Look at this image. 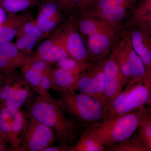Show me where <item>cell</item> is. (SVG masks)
<instances>
[{"mask_svg":"<svg viewBox=\"0 0 151 151\" xmlns=\"http://www.w3.org/2000/svg\"><path fill=\"white\" fill-rule=\"evenodd\" d=\"M105 90L104 103L106 109L113 99L124 89L123 76L118 63L111 54L105 58L103 67Z\"/></svg>","mask_w":151,"mask_h":151,"instance_id":"obj_9","label":"cell"},{"mask_svg":"<svg viewBox=\"0 0 151 151\" xmlns=\"http://www.w3.org/2000/svg\"><path fill=\"white\" fill-rule=\"evenodd\" d=\"M0 100H1V93H0Z\"/></svg>","mask_w":151,"mask_h":151,"instance_id":"obj_39","label":"cell"},{"mask_svg":"<svg viewBox=\"0 0 151 151\" xmlns=\"http://www.w3.org/2000/svg\"><path fill=\"white\" fill-rule=\"evenodd\" d=\"M111 54L116 59L122 72L124 88L131 81L132 75L127 56L120 42L117 43L115 47L113 46Z\"/></svg>","mask_w":151,"mask_h":151,"instance_id":"obj_21","label":"cell"},{"mask_svg":"<svg viewBox=\"0 0 151 151\" xmlns=\"http://www.w3.org/2000/svg\"><path fill=\"white\" fill-rule=\"evenodd\" d=\"M116 27L104 30L87 37L86 42L91 61L97 62L110 50L114 41Z\"/></svg>","mask_w":151,"mask_h":151,"instance_id":"obj_10","label":"cell"},{"mask_svg":"<svg viewBox=\"0 0 151 151\" xmlns=\"http://www.w3.org/2000/svg\"><path fill=\"white\" fill-rule=\"evenodd\" d=\"M29 57L19 51L12 42L0 45V72H13L16 68L26 65Z\"/></svg>","mask_w":151,"mask_h":151,"instance_id":"obj_11","label":"cell"},{"mask_svg":"<svg viewBox=\"0 0 151 151\" xmlns=\"http://www.w3.org/2000/svg\"><path fill=\"white\" fill-rule=\"evenodd\" d=\"M139 129L140 139L147 151H151V111L147 107H145Z\"/></svg>","mask_w":151,"mask_h":151,"instance_id":"obj_22","label":"cell"},{"mask_svg":"<svg viewBox=\"0 0 151 151\" xmlns=\"http://www.w3.org/2000/svg\"><path fill=\"white\" fill-rule=\"evenodd\" d=\"M95 1L96 0H82L78 5L77 9L79 10L85 9Z\"/></svg>","mask_w":151,"mask_h":151,"instance_id":"obj_35","label":"cell"},{"mask_svg":"<svg viewBox=\"0 0 151 151\" xmlns=\"http://www.w3.org/2000/svg\"><path fill=\"white\" fill-rule=\"evenodd\" d=\"M72 147L60 143L57 145L50 146L44 150L43 151H72Z\"/></svg>","mask_w":151,"mask_h":151,"instance_id":"obj_34","label":"cell"},{"mask_svg":"<svg viewBox=\"0 0 151 151\" xmlns=\"http://www.w3.org/2000/svg\"><path fill=\"white\" fill-rule=\"evenodd\" d=\"M23 35H26L36 38L39 41L45 37L43 33L38 26L36 20L33 18L27 21L22 25L17 36Z\"/></svg>","mask_w":151,"mask_h":151,"instance_id":"obj_29","label":"cell"},{"mask_svg":"<svg viewBox=\"0 0 151 151\" xmlns=\"http://www.w3.org/2000/svg\"><path fill=\"white\" fill-rule=\"evenodd\" d=\"M3 78V76L0 74V80H1Z\"/></svg>","mask_w":151,"mask_h":151,"instance_id":"obj_38","label":"cell"},{"mask_svg":"<svg viewBox=\"0 0 151 151\" xmlns=\"http://www.w3.org/2000/svg\"><path fill=\"white\" fill-rule=\"evenodd\" d=\"M29 120L20 110L12 111L5 107L0 109V135L16 150L22 151L23 143Z\"/></svg>","mask_w":151,"mask_h":151,"instance_id":"obj_5","label":"cell"},{"mask_svg":"<svg viewBox=\"0 0 151 151\" xmlns=\"http://www.w3.org/2000/svg\"><path fill=\"white\" fill-rule=\"evenodd\" d=\"M145 106L138 110L104 120L87 128L105 147L129 139L139 127Z\"/></svg>","mask_w":151,"mask_h":151,"instance_id":"obj_2","label":"cell"},{"mask_svg":"<svg viewBox=\"0 0 151 151\" xmlns=\"http://www.w3.org/2000/svg\"><path fill=\"white\" fill-rule=\"evenodd\" d=\"M40 74V94L39 95L48 94L50 89H52L51 76Z\"/></svg>","mask_w":151,"mask_h":151,"instance_id":"obj_32","label":"cell"},{"mask_svg":"<svg viewBox=\"0 0 151 151\" xmlns=\"http://www.w3.org/2000/svg\"><path fill=\"white\" fill-rule=\"evenodd\" d=\"M32 18V14L29 12L9 14L0 22V45L11 42L16 37L22 25Z\"/></svg>","mask_w":151,"mask_h":151,"instance_id":"obj_14","label":"cell"},{"mask_svg":"<svg viewBox=\"0 0 151 151\" xmlns=\"http://www.w3.org/2000/svg\"><path fill=\"white\" fill-rule=\"evenodd\" d=\"M134 0H96L85 9L87 12H94L132 3Z\"/></svg>","mask_w":151,"mask_h":151,"instance_id":"obj_27","label":"cell"},{"mask_svg":"<svg viewBox=\"0 0 151 151\" xmlns=\"http://www.w3.org/2000/svg\"><path fill=\"white\" fill-rule=\"evenodd\" d=\"M31 89L22 76H18L12 92L3 104L5 107L12 111L20 110L31 97Z\"/></svg>","mask_w":151,"mask_h":151,"instance_id":"obj_15","label":"cell"},{"mask_svg":"<svg viewBox=\"0 0 151 151\" xmlns=\"http://www.w3.org/2000/svg\"><path fill=\"white\" fill-rule=\"evenodd\" d=\"M105 59L92 64L88 70L78 76L76 83V91L99 99L104 105Z\"/></svg>","mask_w":151,"mask_h":151,"instance_id":"obj_7","label":"cell"},{"mask_svg":"<svg viewBox=\"0 0 151 151\" xmlns=\"http://www.w3.org/2000/svg\"><path fill=\"white\" fill-rule=\"evenodd\" d=\"M146 105H147V108H148L151 111V93L150 95V97H149V100H148Z\"/></svg>","mask_w":151,"mask_h":151,"instance_id":"obj_37","label":"cell"},{"mask_svg":"<svg viewBox=\"0 0 151 151\" xmlns=\"http://www.w3.org/2000/svg\"><path fill=\"white\" fill-rule=\"evenodd\" d=\"M25 65L40 74L51 76L52 68L50 63L46 61L39 60H33L29 61Z\"/></svg>","mask_w":151,"mask_h":151,"instance_id":"obj_30","label":"cell"},{"mask_svg":"<svg viewBox=\"0 0 151 151\" xmlns=\"http://www.w3.org/2000/svg\"><path fill=\"white\" fill-rule=\"evenodd\" d=\"M52 45L53 40L50 36L42 42L38 47L34 53L31 55L29 61L39 60L46 61L50 64L55 63Z\"/></svg>","mask_w":151,"mask_h":151,"instance_id":"obj_23","label":"cell"},{"mask_svg":"<svg viewBox=\"0 0 151 151\" xmlns=\"http://www.w3.org/2000/svg\"><path fill=\"white\" fill-rule=\"evenodd\" d=\"M61 28L65 37L66 48L70 57L84 64H92L84 37L73 21L70 20Z\"/></svg>","mask_w":151,"mask_h":151,"instance_id":"obj_8","label":"cell"},{"mask_svg":"<svg viewBox=\"0 0 151 151\" xmlns=\"http://www.w3.org/2000/svg\"><path fill=\"white\" fill-rule=\"evenodd\" d=\"M105 150L100 140L87 128L73 145L72 151H103Z\"/></svg>","mask_w":151,"mask_h":151,"instance_id":"obj_19","label":"cell"},{"mask_svg":"<svg viewBox=\"0 0 151 151\" xmlns=\"http://www.w3.org/2000/svg\"><path fill=\"white\" fill-rule=\"evenodd\" d=\"M122 38L123 39L119 42L127 56L132 75L131 81L125 87H126L143 80L148 75L145 66L133 48L129 35H126Z\"/></svg>","mask_w":151,"mask_h":151,"instance_id":"obj_13","label":"cell"},{"mask_svg":"<svg viewBox=\"0 0 151 151\" xmlns=\"http://www.w3.org/2000/svg\"><path fill=\"white\" fill-rule=\"evenodd\" d=\"M106 150L111 151H147L138 135L135 137L132 136L122 142L107 147Z\"/></svg>","mask_w":151,"mask_h":151,"instance_id":"obj_24","label":"cell"},{"mask_svg":"<svg viewBox=\"0 0 151 151\" xmlns=\"http://www.w3.org/2000/svg\"><path fill=\"white\" fill-rule=\"evenodd\" d=\"M57 63V67L76 76H79L88 70L92 64H84L71 57L61 60Z\"/></svg>","mask_w":151,"mask_h":151,"instance_id":"obj_25","label":"cell"},{"mask_svg":"<svg viewBox=\"0 0 151 151\" xmlns=\"http://www.w3.org/2000/svg\"><path fill=\"white\" fill-rule=\"evenodd\" d=\"M7 144L8 142L5 139L0 135V151L6 150Z\"/></svg>","mask_w":151,"mask_h":151,"instance_id":"obj_36","label":"cell"},{"mask_svg":"<svg viewBox=\"0 0 151 151\" xmlns=\"http://www.w3.org/2000/svg\"><path fill=\"white\" fill-rule=\"evenodd\" d=\"M133 48L145 66L147 75H151V36L141 28L132 29L128 34Z\"/></svg>","mask_w":151,"mask_h":151,"instance_id":"obj_12","label":"cell"},{"mask_svg":"<svg viewBox=\"0 0 151 151\" xmlns=\"http://www.w3.org/2000/svg\"><path fill=\"white\" fill-rule=\"evenodd\" d=\"M66 114L56 99L49 94L38 96L28 110L29 116L54 131L60 143L72 147L76 126Z\"/></svg>","mask_w":151,"mask_h":151,"instance_id":"obj_1","label":"cell"},{"mask_svg":"<svg viewBox=\"0 0 151 151\" xmlns=\"http://www.w3.org/2000/svg\"><path fill=\"white\" fill-rule=\"evenodd\" d=\"M132 3L94 12H87L81 10L85 13L94 17L97 18L116 26L117 23L121 21L126 17Z\"/></svg>","mask_w":151,"mask_h":151,"instance_id":"obj_18","label":"cell"},{"mask_svg":"<svg viewBox=\"0 0 151 151\" xmlns=\"http://www.w3.org/2000/svg\"><path fill=\"white\" fill-rule=\"evenodd\" d=\"M60 12V10L54 0L47 1L42 6L36 21L37 25L45 22Z\"/></svg>","mask_w":151,"mask_h":151,"instance_id":"obj_26","label":"cell"},{"mask_svg":"<svg viewBox=\"0 0 151 151\" xmlns=\"http://www.w3.org/2000/svg\"><path fill=\"white\" fill-rule=\"evenodd\" d=\"M76 91L60 93L56 100L66 114L88 127L105 120L106 110L103 103L95 97Z\"/></svg>","mask_w":151,"mask_h":151,"instance_id":"obj_3","label":"cell"},{"mask_svg":"<svg viewBox=\"0 0 151 151\" xmlns=\"http://www.w3.org/2000/svg\"><path fill=\"white\" fill-rule=\"evenodd\" d=\"M23 78L31 89L39 95L40 94V73L24 65L22 68Z\"/></svg>","mask_w":151,"mask_h":151,"instance_id":"obj_28","label":"cell"},{"mask_svg":"<svg viewBox=\"0 0 151 151\" xmlns=\"http://www.w3.org/2000/svg\"><path fill=\"white\" fill-rule=\"evenodd\" d=\"M40 0H0V7L9 14L23 12L37 6Z\"/></svg>","mask_w":151,"mask_h":151,"instance_id":"obj_20","label":"cell"},{"mask_svg":"<svg viewBox=\"0 0 151 151\" xmlns=\"http://www.w3.org/2000/svg\"><path fill=\"white\" fill-rule=\"evenodd\" d=\"M151 93V76L125 87L107 106L105 120L131 113L145 106Z\"/></svg>","mask_w":151,"mask_h":151,"instance_id":"obj_4","label":"cell"},{"mask_svg":"<svg viewBox=\"0 0 151 151\" xmlns=\"http://www.w3.org/2000/svg\"><path fill=\"white\" fill-rule=\"evenodd\" d=\"M56 139L53 130L29 116L23 143V151H43L52 145Z\"/></svg>","mask_w":151,"mask_h":151,"instance_id":"obj_6","label":"cell"},{"mask_svg":"<svg viewBox=\"0 0 151 151\" xmlns=\"http://www.w3.org/2000/svg\"><path fill=\"white\" fill-rule=\"evenodd\" d=\"M60 10H68L77 8L82 0H54Z\"/></svg>","mask_w":151,"mask_h":151,"instance_id":"obj_33","label":"cell"},{"mask_svg":"<svg viewBox=\"0 0 151 151\" xmlns=\"http://www.w3.org/2000/svg\"><path fill=\"white\" fill-rule=\"evenodd\" d=\"M78 76L58 67L52 68L51 74L52 89L60 93L76 91Z\"/></svg>","mask_w":151,"mask_h":151,"instance_id":"obj_17","label":"cell"},{"mask_svg":"<svg viewBox=\"0 0 151 151\" xmlns=\"http://www.w3.org/2000/svg\"><path fill=\"white\" fill-rule=\"evenodd\" d=\"M60 19L61 15L60 12H59L47 21L41 24L38 25L45 36V37H46L56 27L57 25L60 21Z\"/></svg>","mask_w":151,"mask_h":151,"instance_id":"obj_31","label":"cell"},{"mask_svg":"<svg viewBox=\"0 0 151 151\" xmlns=\"http://www.w3.org/2000/svg\"><path fill=\"white\" fill-rule=\"evenodd\" d=\"M80 11L82 14L81 16L75 22H73L83 37H88L101 31L116 27L114 25Z\"/></svg>","mask_w":151,"mask_h":151,"instance_id":"obj_16","label":"cell"}]
</instances>
